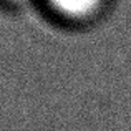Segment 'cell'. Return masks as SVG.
<instances>
[{
  "label": "cell",
  "instance_id": "obj_1",
  "mask_svg": "<svg viewBox=\"0 0 131 131\" xmlns=\"http://www.w3.org/2000/svg\"><path fill=\"white\" fill-rule=\"evenodd\" d=\"M45 2L60 20L75 25L95 22L106 7V0H45Z\"/></svg>",
  "mask_w": 131,
  "mask_h": 131
},
{
  "label": "cell",
  "instance_id": "obj_2",
  "mask_svg": "<svg viewBox=\"0 0 131 131\" xmlns=\"http://www.w3.org/2000/svg\"><path fill=\"white\" fill-rule=\"evenodd\" d=\"M7 3H12V5H18V3H25L27 0H5Z\"/></svg>",
  "mask_w": 131,
  "mask_h": 131
}]
</instances>
